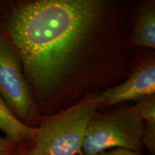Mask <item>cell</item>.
<instances>
[{
	"instance_id": "1",
	"label": "cell",
	"mask_w": 155,
	"mask_h": 155,
	"mask_svg": "<svg viewBox=\"0 0 155 155\" xmlns=\"http://www.w3.org/2000/svg\"><path fill=\"white\" fill-rule=\"evenodd\" d=\"M98 0H37L20 4L6 28L38 94L55 91L72 68L104 10Z\"/></svg>"
},
{
	"instance_id": "2",
	"label": "cell",
	"mask_w": 155,
	"mask_h": 155,
	"mask_svg": "<svg viewBox=\"0 0 155 155\" xmlns=\"http://www.w3.org/2000/svg\"><path fill=\"white\" fill-rule=\"evenodd\" d=\"M101 105L99 96L83 101L35 127L34 144L41 155H79L89 124Z\"/></svg>"
},
{
	"instance_id": "3",
	"label": "cell",
	"mask_w": 155,
	"mask_h": 155,
	"mask_svg": "<svg viewBox=\"0 0 155 155\" xmlns=\"http://www.w3.org/2000/svg\"><path fill=\"white\" fill-rule=\"evenodd\" d=\"M144 131V123L132 107L97 114L87 129L82 154L96 155L114 148L140 152Z\"/></svg>"
},
{
	"instance_id": "4",
	"label": "cell",
	"mask_w": 155,
	"mask_h": 155,
	"mask_svg": "<svg viewBox=\"0 0 155 155\" xmlns=\"http://www.w3.org/2000/svg\"><path fill=\"white\" fill-rule=\"evenodd\" d=\"M0 96L19 120L24 123L33 121L32 91L16 50L3 35H0Z\"/></svg>"
},
{
	"instance_id": "5",
	"label": "cell",
	"mask_w": 155,
	"mask_h": 155,
	"mask_svg": "<svg viewBox=\"0 0 155 155\" xmlns=\"http://www.w3.org/2000/svg\"><path fill=\"white\" fill-rule=\"evenodd\" d=\"M154 92L155 65L151 61L141 64L121 84L104 91L98 96L101 104L110 106L152 96Z\"/></svg>"
},
{
	"instance_id": "6",
	"label": "cell",
	"mask_w": 155,
	"mask_h": 155,
	"mask_svg": "<svg viewBox=\"0 0 155 155\" xmlns=\"http://www.w3.org/2000/svg\"><path fill=\"white\" fill-rule=\"evenodd\" d=\"M133 46L155 48V7L154 2H147L137 13L131 35Z\"/></svg>"
},
{
	"instance_id": "7",
	"label": "cell",
	"mask_w": 155,
	"mask_h": 155,
	"mask_svg": "<svg viewBox=\"0 0 155 155\" xmlns=\"http://www.w3.org/2000/svg\"><path fill=\"white\" fill-rule=\"evenodd\" d=\"M0 131L20 145L32 141L35 137V127L25 124L11 111L0 96Z\"/></svg>"
},
{
	"instance_id": "8",
	"label": "cell",
	"mask_w": 155,
	"mask_h": 155,
	"mask_svg": "<svg viewBox=\"0 0 155 155\" xmlns=\"http://www.w3.org/2000/svg\"><path fill=\"white\" fill-rule=\"evenodd\" d=\"M134 111L144 124L143 145L149 152H155V98L154 95L147 96L137 105L133 106Z\"/></svg>"
},
{
	"instance_id": "9",
	"label": "cell",
	"mask_w": 155,
	"mask_h": 155,
	"mask_svg": "<svg viewBox=\"0 0 155 155\" xmlns=\"http://www.w3.org/2000/svg\"><path fill=\"white\" fill-rule=\"evenodd\" d=\"M18 145L7 137H0V155H16Z\"/></svg>"
},
{
	"instance_id": "10",
	"label": "cell",
	"mask_w": 155,
	"mask_h": 155,
	"mask_svg": "<svg viewBox=\"0 0 155 155\" xmlns=\"http://www.w3.org/2000/svg\"><path fill=\"white\" fill-rule=\"evenodd\" d=\"M16 155H41V152L32 140L18 145Z\"/></svg>"
},
{
	"instance_id": "11",
	"label": "cell",
	"mask_w": 155,
	"mask_h": 155,
	"mask_svg": "<svg viewBox=\"0 0 155 155\" xmlns=\"http://www.w3.org/2000/svg\"><path fill=\"white\" fill-rule=\"evenodd\" d=\"M96 155H141V154L140 152L121 148H114L109 151H104Z\"/></svg>"
},
{
	"instance_id": "12",
	"label": "cell",
	"mask_w": 155,
	"mask_h": 155,
	"mask_svg": "<svg viewBox=\"0 0 155 155\" xmlns=\"http://www.w3.org/2000/svg\"><path fill=\"white\" fill-rule=\"evenodd\" d=\"M79 155H83V154H79Z\"/></svg>"
}]
</instances>
